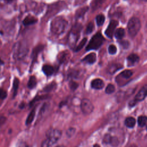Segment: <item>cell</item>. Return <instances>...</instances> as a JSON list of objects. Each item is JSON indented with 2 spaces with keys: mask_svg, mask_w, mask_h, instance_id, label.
Segmentation results:
<instances>
[{
  "mask_svg": "<svg viewBox=\"0 0 147 147\" xmlns=\"http://www.w3.org/2000/svg\"><path fill=\"white\" fill-rule=\"evenodd\" d=\"M137 102L134 99V100H131V102H130V103H129V106H134L136 104Z\"/></svg>",
  "mask_w": 147,
  "mask_h": 147,
  "instance_id": "ab89813d",
  "label": "cell"
},
{
  "mask_svg": "<svg viewBox=\"0 0 147 147\" xmlns=\"http://www.w3.org/2000/svg\"><path fill=\"white\" fill-rule=\"evenodd\" d=\"M56 87V84L55 83H52L49 84H48V86H47L44 88V91L45 92H49L51 91L52 90H53Z\"/></svg>",
  "mask_w": 147,
  "mask_h": 147,
  "instance_id": "4dcf8cb0",
  "label": "cell"
},
{
  "mask_svg": "<svg viewBox=\"0 0 147 147\" xmlns=\"http://www.w3.org/2000/svg\"><path fill=\"white\" fill-rule=\"evenodd\" d=\"M6 121V118L4 117H2L0 118V126H1Z\"/></svg>",
  "mask_w": 147,
  "mask_h": 147,
  "instance_id": "f35d334b",
  "label": "cell"
},
{
  "mask_svg": "<svg viewBox=\"0 0 147 147\" xmlns=\"http://www.w3.org/2000/svg\"><path fill=\"white\" fill-rule=\"evenodd\" d=\"M17 147H32V146L29 145L28 143L24 141H21V142H18L17 145Z\"/></svg>",
  "mask_w": 147,
  "mask_h": 147,
  "instance_id": "74e56055",
  "label": "cell"
},
{
  "mask_svg": "<svg viewBox=\"0 0 147 147\" xmlns=\"http://www.w3.org/2000/svg\"><path fill=\"white\" fill-rule=\"evenodd\" d=\"M125 30L123 28H118L114 32V36L117 39L121 40L125 36Z\"/></svg>",
  "mask_w": 147,
  "mask_h": 147,
  "instance_id": "d6986e66",
  "label": "cell"
},
{
  "mask_svg": "<svg viewBox=\"0 0 147 147\" xmlns=\"http://www.w3.org/2000/svg\"><path fill=\"white\" fill-rule=\"evenodd\" d=\"M120 45H122V47L124 48V49H127L128 48V47H129V42L127 41L126 40H123V41H121L119 42Z\"/></svg>",
  "mask_w": 147,
  "mask_h": 147,
  "instance_id": "8d00e7d4",
  "label": "cell"
},
{
  "mask_svg": "<svg viewBox=\"0 0 147 147\" xmlns=\"http://www.w3.org/2000/svg\"><path fill=\"white\" fill-rule=\"evenodd\" d=\"M115 86L112 84H109L106 88V90H105V92L106 93L108 94H112L113 92H114L115 91Z\"/></svg>",
  "mask_w": 147,
  "mask_h": 147,
  "instance_id": "83f0119b",
  "label": "cell"
},
{
  "mask_svg": "<svg viewBox=\"0 0 147 147\" xmlns=\"http://www.w3.org/2000/svg\"><path fill=\"white\" fill-rule=\"evenodd\" d=\"M60 130L55 129H50L46 132V138L41 145V147H50L55 144L61 137Z\"/></svg>",
  "mask_w": 147,
  "mask_h": 147,
  "instance_id": "7a4b0ae2",
  "label": "cell"
},
{
  "mask_svg": "<svg viewBox=\"0 0 147 147\" xmlns=\"http://www.w3.org/2000/svg\"><path fill=\"white\" fill-rule=\"evenodd\" d=\"M112 136L109 134H106L103 138V143L105 144H110Z\"/></svg>",
  "mask_w": 147,
  "mask_h": 147,
  "instance_id": "f1b7e54d",
  "label": "cell"
},
{
  "mask_svg": "<svg viewBox=\"0 0 147 147\" xmlns=\"http://www.w3.org/2000/svg\"><path fill=\"white\" fill-rule=\"evenodd\" d=\"M37 84V80L34 76H31L28 82V87L30 89H32L36 87Z\"/></svg>",
  "mask_w": 147,
  "mask_h": 147,
  "instance_id": "ffe728a7",
  "label": "cell"
},
{
  "mask_svg": "<svg viewBox=\"0 0 147 147\" xmlns=\"http://www.w3.org/2000/svg\"><path fill=\"white\" fill-rule=\"evenodd\" d=\"M94 25L93 23L92 22H90L87 26V28H86V31H85V33L86 34L91 33L92 32V30L94 29Z\"/></svg>",
  "mask_w": 147,
  "mask_h": 147,
  "instance_id": "f546056e",
  "label": "cell"
},
{
  "mask_svg": "<svg viewBox=\"0 0 147 147\" xmlns=\"http://www.w3.org/2000/svg\"><path fill=\"white\" fill-rule=\"evenodd\" d=\"M146 130H147V126H146Z\"/></svg>",
  "mask_w": 147,
  "mask_h": 147,
  "instance_id": "bcb514c9",
  "label": "cell"
},
{
  "mask_svg": "<svg viewBox=\"0 0 147 147\" xmlns=\"http://www.w3.org/2000/svg\"><path fill=\"white\" fill-rule=\"evenodd\" d=\"M67 25V21L63 17H55L51 22V30L54 34H61L65 31Z\"/></svg>",
  "mask_w": 147,
  "mask_h": 147,
  "instance_id": "6da1fadb",
  "label": "cell"
},
{
  "mask_svg": "<svg viewBox=\"0 0 147 147\" xmlns=\"http://www.w3.org/2000/svg\"><path fill=\"white\" fill-rule=\"evenodd\" d=\"M139 60H140L139 56L136 54H134V53L130 54L127 57V60L128 61V63L131 65H134L136 63H138Z\"/></svg>",
  "mask_w": 147,
  "mask_h": 147,
  "instance_id": "5bb4252c",
  "label": "cell"
},
{
  "mask_svg": "<svg viewBox=\"0 0 147 147\" xmlns=\"http://www.w3.org/2000/svg\"><path fill=\"white\" fill-rule=\"evenodd\" d=\"M141 28V22L140 20L136 17H132L127 23V30L131 37L137 35Z\"/></svg>",
  "mask_w": 147,
  "mask_h": 147,
  "instance_id": "277c9868",
  "label": "cell"
},
{
  "mask_svg": "<svg viewBox=\"0 0 147 147\" xmlns=\"http://www.w3.org/2000/svg\"><path fill=\"white\" fill-rule=\"evenodd\" d=\"M3 64V61H2V60L0 59V65H1V64Z\"/></svg>",
  "mask_w": 147,
  "mask_h": 147,
  "instance_id": "ee69618b",
  "label": "cell"
},
{
  "mask_svg": "<svg viewBox=\"0 0 147 147\" xmlns=\"http://www.w3.org/2000/svg\"><path fill=\"white\" fill-rule=\"evenodd\" d=\"M108 51L110 54L113 55L115 54L117 52V48L114 45H110L108 48Z\"/></svg>",
  "mask_w": 147,
  "mask_h": 147,
  "instance_id": "836d02e7",
  "label": "cell"
},
{
  "mask_svg": "<svg viewBox=\"0 0 147 147\" xmlns=\"http://www.w3.org/2000/svg\"><path fill=\"white\" fill-rule=\"evenodd\" d=\"M96 60V54L95 53H91L87 55V56H86L82 60L88 64H92L95 62Z\"/></svg>",
  "mask_w": 147,
  "mask_h": 147,
  "instance_id": "30bf717a",
  "label": "cell"
},
{
  "mask_svg": "<svg viewBox=\"0 0 147 147\" xmlns=\"http://www.w3.org/2000/svg\"><path fill=\"white\" fill-rule=\"evenodd\" d=\"M138 124L140 126H144L145 125L146 122H147V117L146 116H144V115H141V116H140L138 118Z\"/></svg>",
  "mask_w": 147,
  "mask_h": 147,
  "instance_id": "d4e9b609",
  "label": "cell"
},
{
  "mask_svg": "<svg viewBox=\"0 0 147 147\" xmlns=\"http://www.w3.org/2000/svg\"><path fill=\"white\" fill-rule=\"evenodd\" d=\"M105 21V17L103 14H99L96 17V22L98 26H101Z\"/></svg>",
  "mask_w": 147,
  "mask_h": 147,
  "instance_id": "cb8c5ba5",
  "label": "cell"
},
{
  "mask_svg": "<svg viewBox=\"0 0 147 147\" xmlns=\"http://www.w3.org/2000/svg\"><path fill=\"white\" fill-rule=\"evenodd\" d=\"M86 42H87V38H83L80 41V42L79 44V45L75 47V49H74V51L75 52H78L79 51H80L84 46Z\"/></svg>",
  "mask_w": 147,
  "mask_h": 147,
  "instance_id": "4316f807",
  "label": "cell"
},
{
  "mask_svg": "<svg viewBox=\"0 0 147 147\" xmlns=\"http://www.w3.org/2000/svg\"></svg>",
  "mask_w": 147,
  "mask_h": 147,
  "instance_id": "7dc6e473",
  "label": "cell"
},
{
  "mask_svg": "<svg viewBox=\"0 0 147 147\" xmlns=\"http://www.w3.org/2000/svg\"><path fill=\"white\" fill-rule=\"evenodd\" d=\"M91 86L94 89L100 90L104 87V82L100 79H95L92 80Z\"/></svg>",
  "mask_w": 147,
  "mask_h": 147,
  "instance_id": "9c48e42d",
  "label": "cell"
},
{
  "mask_svg": "<svg viewBox=\"0 0 147 147\" xmlns=\"http://www.w3.org/2000/svg\"><path fill=\"white\" fill-rule=\"evenodd\" d=\"M19 83H20V81L19 79L17 78H15L13 80V97H14L17 93V91L18 89V87H19Z\"/></svg>",
  "mask_w": 147,
  "mask_h": 147,
  "instance_id": "603a6c76",
  "label": "cell"
},
{
  "mask_svg": "<svg viewBox=\"0 0 147 147\" xmlns=\"http://www.w3.org/2000/svg\"><path fill=\"white\" fill-rule=\"evenodd\" d=\"M105 1V0H93L91 4L92 10L94 11L99 8L104 3Z\"/></svg>",
  "mask_w": 147,
  "mask_h": 147,
  "instance_id": "2e32d148",
  "label": "cell"
},
{
  "mask_svg": "<svg viewBox=\"0 0 147 147\" xmlns=\"http://www.w3.org/2000/svg\"><path fill=\"white\" fill-rule=\"evenodd\" d=\"M119 144V140L115 137H112L110 145L113 146H117Z\"/></svg>",
  "mask_w": 147,
  "mask_h": 147,
  "instance_id": "1f68e13d",
  "label": "cell"
},
{
  "mask_svg": "<svg viewBox=\"0 0 147 147\" xmlns=\"http://www.w3.org/2000/svg\"><path fill=\"white\" fill-rule=\"evenodd\" d=\"M105 39L100 33H97L90 41L88 44L86 48V51L98 49L102 44Z\"/></svg>",
  "mask_w": 147,
  "mask_h": 147,
  "instance_id": "5b68a950",
  "label": "cell"
},
{
  "mask_svg": "<svg viewBox=\"0 0 147 147\" xmlns=\"http://www.w3.org/2000/svg\"><path fill=\"white\" fill-rule=\"evenodd\" d=\"M42 70L44 74L47 76H51L54 73V71H55L54 68L52 65H48V64L44 65L42 66Z\"/></svg>",
  "mask_w": 147,
  "mask_h": 147,
  "instance_id": "8fae6325",
  "label": "cell"
},
{
  "mask_svg": "<svg viewBox=\"0 0 147 147\" xmlns=\"http://www.w3.org/2000/svg\"><path fill=\"white\" fill-rule=\"evenodd\" d=\"M37 21V20L33 16H28L23 20L22 23L25 26H28V25L36 24Z\"/></svg>",
  "mask_w": 147,
  "mask_h": 147,
  "instance_id": "4fadbf2b",
  "label": "cell"
},
{
  "mask_svg": "<svg viewBox=\"0 0 147 147\" xmlns=\"http://www.w3.org/2000/svg\"><path fill=\"white\" fill-rule=\"evenodd\" d=\"M68 58H69V54L68 52H61L58 56V60L60 63H63L65 62L66 61H67Z\"/></svg>",
  "mask_w": 147,
  "mask_h": 147,
  "instance_id": "ac0fdd59",
  "label": "cell"
},
{
  "mask_svg": "<svg viewBox=\"0 0 147 147\" xmlns=\"http://www.w3.org/2000/svg\"><path fill=\"white\" fill-rule=\"evenodd\" d=\"M7 96V92L2 88H0V99H3Z\"/></svg>",
  "mask_w": 147,
  "mask_h": 147,
  "instance_id": "d590c367",
  "label": "cell"
},
{
  "mask_svg": "<svg viewBox=\"0 0 147 147\" xmlns=\"http://www.w3.org/2000/svg\"><path fill=\"white\" fill-rule=\"evenodd\" d=\"M35 113H36V111H35V108H34L31 111L30 113L29 114V115L28 116L26 119V122H25V123L26 125H28L29 124L31 123V122L33 121L34 118V116H35Z\"/></svg>",
  "mask_w": 147,
  "mask_h": 147,
  "instance_id": "7402d4cb",
  "label": "cell"
},
{
  "mask_svg": "<svg viewBox=\"0 0 147 147\" xmlns=\"http://www.w3.org/2000/svg\"><path fill=\"white\" fill-rule=\"evenodd\" d=\"M93 147H100V146L99 145H98V144H95V145H94Z\"/></svg>",
  "mask_w": 147,
  "mask_h": 147,
  "instance_id": "7bdbcfd3",
  "label": "cell"
},
{
  "mask_svg": "<svg viewBox=\"0 0 147 147\" xmlns=\"http://www.w3.org/2000/svg\"><path fill=\"white\" fill-rule=\"evenodd\" d=\"M118 22L116 20H111L106 30H105V34L107 37L110 38H113V36L115 32V28L118 25Z\"/></svg>",
  "mask_w": 147,
  "mask_h": 147,
  "instance_id": "52a82bcc",
  "label": "cell"
},
{
  "mask_svg": "<svg viewBox=\"0 0 147 147\" xmlns=\"http://www.w3.org/2000/svg\"><path fill=\"white\" fill-rule=\"evenodd\" d=\"M88 7L87 6L79 9L76 12V15H75L76 18H80L84 16V14L86 13V11L88 10Z\"/></svg>",
  "mask_w": 147,
  "mask_h": 147,
  "instance_id": "44dd1931",
  "label": "cell"
},
{
  "mask_svg": "<svg viewBox=\"0 0 147 147\" xmlns=\"http://www.w3.org/2000/svg\"><path fill=\"white\" fill-rule=\"evenodd\" d=\"M133 75V72L130 70H125L120 74V76L124 79H129Z\"/></svg>",
  "mask_w": 147,
  "mask_h": 147,
  "instance_id": "484cf974",
  "label": "cell"
},
{
  "mask_svg": "<svg viewBox=\"0 0 147 147\" xmlns=\"http://www.w3.org/2000/svg\"><path fill=\"white\" fill-rule=\"evenodd\" d=\"M29 49L26 44L19 41L13 47V57L16 60H22L27 55Z\"/></svg>",
  "mask_w": 147,
  "mask_h": 147,
  "instance_id": "3957f363",
  "label": "cell"
},
{
  "mask_svg": "<svg viewBox=\"0 0 147 147\" xmlns=\"http://www.w3.org/2000/svg\"><path fill=\"white\" fill-rule=\"evenodd\" d=\"M80 108L83 114L87 115L92 112L94 110V106L89 99L84 98L81 100Z\"/></svg>",
  "mask_w": 147,
  "mask_h": 147,
  "instance_id": "8992f818",
  "label": "cell"
},
{
  "mask_svg": "<svg viewBox=\"0 0 147 147\" xmlns=\"http://www.w3.org/2000/svg\"><path fill=\"white\" fill-rule=\"evenodd\" d=\"M20 107H21V108L24 107V103H22L20 105Z\"/></svg>",
  "mask_w": 147,
  "mask_h": 147,
  "instance_id": "b9f144b4",
  "label": "cell"
},
{
  "mask_svg": "<svg viewBox=\"0 0 147 147\" xmlns=\"http://www.w3.org/2000/svg\"><path fill=\"white\" fill-rule=\"evenodd\" d=\"M128 147H137L135 144H131L130 145H129Z\"/></svg>",
  "mask_w": 147,
  "mask_h": 147,
  "instance_id": "60d3db41",
  "label": "cell"
},
{
  "mask_svg": "<svg viewBox=\"0 0 147 147\" xmlns=\"http://www.w3.org/2000/svg\"><path fill=\"white\" fill-rule=\"evenodd\" d=\"M56 147H65L64 146H63V145H59V146H57Z\"/></svg>",
  "mask_w": 147,
  "mask_h": 147,
  "instance_id": "f6af8a7d",
  "label": "cell"
},
{
  "mask_svg": "<svg viewBox=\"0 0 147 147\" xmlns=\"http://www.w3.org/2000/svg\"><path fill=\"white\" fill-rule=\"evenodd\" d=\"M75 128H73V127H70L69 128L67 131H66V134L67 136L68 137H72L75 133Z\"/></svg>",
  "mask_w": 147,
  "mask_h": 147,
  "instance_id": "e575fe53",
  "label": "cell"
},
{
  "mask_svg": "<svg viewBox=\"0 0 147 147\" xmlns=\"http://www.w3.org/2000/svg\"><path fill=\"white\" fill-rule=\"evenodd\" d=\"M125 124L127 127L132 128L136 124V119L131 117H127L125 121Z\"/></svg>",
  "mask_w": 147,
  "mask_h": 147,
  "instance_id": "e0dca14e",
  "label": "cell"
},
{
  "mask_svg": "<svg viewBox=\"0 0 147 147\" xmlns=\"http://www.w3.org/2000/svg\"><path fill=\"white\" fill-rule=\"evenodd\" d=\"M43 48H44V45H37V47H36L33 49V51L32 54V58L33 63L35 62V61L36 60V58L38 56V55L43 49Z\"/></svg>",
  "mask_w": 147,
  "mask_h": 147,
  "instance_id": "7c38bea8",
  "label": "cell"
},
{
  "mask_svg": "<svg viewBox=\"0 0 147 147\" xmlns=\"http://www.w3.org/2000/svg\"><path fill=\"white\" fill-rule=\"evenodd\" d=\"M147 96V84L143 86L141 90L138 92L137 95L135 96L134 100L137 102L141 101L145 99Z\"/></svg>",
  "mask_w": 147,
  "mask_h": 147,
  "instance_id": "ba28073f",
  "label": "cell"
},
{
  "mask_svg": "<svg viewBox=\"0 0 147 147\" xmlns=\"http://www.w3.org/2000/svg\"><path fill=\"white\" fill-rule=\"evenodd\" d=\"M78 86L79 85L76 82H75L74 81H72V80H71L69 83V88L72 91H75L78 87Z\"/></svg>",
  "mask_w": 147,
  "mask_h": 147,
  "instance_id": "d6a6232c",
  "label": "cell"
},
{
  "mask_svg": "<svg viewBox=\"0 0 147 147\" xmlns=\"http://www.w3.org/2000/svg\"><path fill=\"white\" fill-rule=\"evenodd\" d=\"M122 67V66L119 64H111L109 66L108 72L110 74H113L117 71L120 69Z\"/></svg>",
  "mask_w": 147,
  "mask_h": 147,
  "instance_id": "9a60e30c",
  "label": "cell"
}]
</instances>
